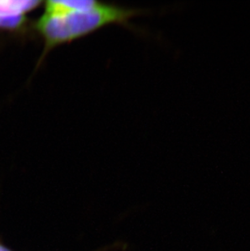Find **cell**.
Here are the masks:
<instances>
[{
	"label": "cell",
	"mask_w": 250,
	"mask_h": 251,
	"mask_svg": "<svg viewBox=\"0 0 250 251\" xmlns=\"http://www.w3.org/2000/svg\"><path fill=\"white\" fill-rule=\"evenodd\" d=\"M137 13V10L99 2L90 9L58 16L43 15L36 24V29L44 40L42 59L57 46L70 43L109 25L123 24Z\"/></svg>",
	"instance_id": "obj_1"
},
{
	"label": "cell",
	"mask_w": 250,
	"mask_h": 251,
	"mask_svg": "<svg viewBox=\"0 0 250 251\" xmlns=\"http://www.w3.org/2000/svg\"><path fill=\"white\" fill-rule=\"evenodd\" d=\"M99 3L97 1L89 0H78V1H48L46 2V16H58L68 12L90 9Z\"/></svg>",
	"instance_id": "obj_2"
},
{
	"label": "cell",
	"mask_w": 250,
	"mask_h": 251,
	"mask_svg": "<svg viewBox=\"0 0 250 251\" xmlns=\"http://www.w3.org/2000/svg\"><path fill=\"white\" fill-rule=\"evenodd\" d=\"M40 4L39 1L0 0V17L25 16Z\"/></svg>",
	"instance_id": "obj_3"
},
{
	"label": "cell",
	"mask_w": 250,
	"mask_h": 251,
	"mask_svg": "<svg viewBox=\"0 0 250 251\" xmlns=\"http://www.w3.org/2000/svg\"><path fill=\"white\" fill-rule=\"evenodd\" d=\"M25 22V16L0 17V28L7 30H17L24 25Z\"/></svg>",
	"instance_id": "obj_4"
},
{
	"label": "cell",
	"mask_w": 250,
	"mask_h": 251,
	"mask_svg": "<svg viewBox=\"0 0 250 251\" xmlns=\"http://www.w3.org/2000/svg\"><path fill=\"white\" fill-rule=\"evenodd\" d=\"M0 251H12L11 250L7 249V247H3L2 245L0 244Z\"/></svg>",
	"instance_id": "obj_5"
}]
</instances>
